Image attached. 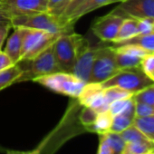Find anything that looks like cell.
I'll return each mask as SVG.
<instances>
[{
  "label": "cell",
  "mask_w": 154,
  "mask_h": 154,
  "mask_svg": "<svg viewBox=\"0 0 154 154\" xmlns=\"http://www.w3.org/2000/svg\"><path fill=\"white\" fill-rule=\"evenodd\" d=\"M113 46L100 47L93 64L88 83L101 84L119 72Z\"/></svg>",
  "instance_id": "obj_6"
},
{
  "label": "cell",
  "mask_w": 154,
  "mask_h": 154,
  "mask_svg": "<svg viewBox=\"0 0 154 154\" xmlns=\"http://www.w3.org/2000/svg\"><path fill=\"white\" fill-rule=\"evenodd\" d=\"M121 154H132V153H131V152H129V151H127L126 149H124Z\"/></svg>",
  "instance_id": "obj_41"
},
{
  "label": "cell",
  "mask_w": 154,
  "mask_h": 154,
  "mask_svg": "<svg viewBox=\"0 0 154 154\" xmlns=\"http://www.w3.org/2000/svg\"><path fill=\"white\" fill-rule=\"evenodd\" d=\"M100 85L103 88L118 87L131 94H136L154 85V81L143 72L140 67H134L120 70L111 78Z\"/></svg>",
  "instance_id": "obj_3"
},
{
  "label": "cell",
  "mask_w": 154,
  "mask_h": 154,
  "mask_svg": "<svg viewBox=\"0 0 154 154\" xmlns=\"http://www.w3.org/2000/svg\"><path fill=\"white\" fill-rule=\"evenodd\" d=\"M5 21H10V19L1 10H0V22H5Z\"/></svg>",
  "instance_id": "obj_38"
},
{
  "label": "cell",
  "mask_w": 154,
  "mask_h": 154,
  "mask_svg": "<svg viewBox=\"0 0 154 154\" xmlns=\"http://www.w3.org/2000/svg\"><path fill=\"white\" fill-rule=\"evenodd\" d=\"M23 42L22 27H14V32L9 36L5 47V54L11 59L14 64L21 61V51Z\"/></svg>",
  "instance_id": "obj_13"
},
{
  "label": "cell",
  "mask_w": 154,
  "mask_h": 154,
  "mask_svg": "<svg viewBox=\"0 0 154 154\" xmlns=\"http://www.w3.org/2000/svg\"><path fill=\"white\" fill-rule=\"evenodd\" d=\"M145 154H154L152 151H149V152H147V153H145Z\"/></svg>",
  "instance_id": "obj_43"
},
{
  "label": "cell",
  "mask_w": 154,
  "mask_h": 154,
  "mask_svg": "<svg viewBox=\"0 0 154 154\" xmlns=\"http://www.w3.org/2000/svg\"><path fill=\"white\" fill-rule=\"evenodd\" d=\"M14 63L11 61V59L5 54L4 51H0V71L5 70L10 66H12Z\"/></svg>",
  "instance_id": "obj_37"
},
{
  "label": "cell",
  "mask_w": 154,
  "mask_h": 154,
  "mask_svg": "<svg viewBox=\"0 0 154 154\" xmlns=\"http://www.w3.org/2000/svg\"><path fill=\"white\" fill-rule=\"evenodd\" d=\"M118 8L128 17L154 18V0H125Z\"/></svg>",
  "instance_id": "obj_12"
},
{
  "label": "cell",
  "mask_w": 154,
  "mask_h": 154,
  "mask_svg": "<svg viewBox=\"0 0 154 154\" xmlns=\"http://www.w3.org/2000/svg\"><path fill=\"white\" fill-rule=\"evenodd\" d=\"M11 27H12V25H11L10 21L0 22V51H1L2 45H3L5 40L7 39L8 32Z\"/></svg>",
  "instance_id": "obj_36"
},
{
  "label": "cell",
  "mask_w": 154,
  "mask_h": 154,
  "mask_svg": "<svg viewBox=\"0 0 154 154\" xmlns=\"http://www.w3.org/2000/svg\"><path fill=\"white\" fill-rule=\"evenodd\" d=\"M86 0H68V3L63 10V12L62 13V15L58 17V20L60 22V24L65 27L70 29V27L67 26V21L70 18V17L72 15V13L78 8L82 4H84Z\"/></svg>",
  "instance_id": "obj_24"
},
{
  "label": "cell",
  "mask_w": 154,
  "mask_h": 154,
  "mask_svg": "<svg viewBox=\"0 0 154 154\" xmlns=\"http://www.w3.org/2000/svg\"><path fill=\"white\" fill-rule=\"evenodd\" d=\"M132 98L135 102L154 106V85H149L143 90L134 94Z\"/></svg>",
  "instance_id": "obj_26"
},
{
  "label": "cell",
  "mask_w": 154,
  "mask_h": 154,
  "mask_svg": "<svg viewBox=\"0 0 154 154\" xmlns=\"http://www.w3.org/2000/svg\"><path fill=\"white\" fill-rule=\"evenodd\" d=\"M48 0H0L1 10L11 21L18 16L47 12Z\"/></svg>",
  "instance_id": "obj_7"
},
{
  "label": "cell",
  "mask_w": 154,
  "mask_h": 154,
  "mask_svg": "<svg viewBox=\"0 0 154 154\" xmlns=\"http://www.w3.org/2000/svg\"><path fill=\"white\" fill-rule=\"evenodd\" d=\"M125 16L118 8L110 14L97 18L93 26L94 34L104 42H113L117 36L119 29L125 18Z\"/></svg>",
  "instance_id": "obj_8"
},
{
  "label": "cell",
  "mask_w": 154,
  "mask_h": 154,
  "mask_svg": "<svg viewBox=\"0 0 154 154\" xmlns=\"http://www.w3.org/2000/svg\"><path fill=\"white\" fill-rule=\"evenodd\" d=\"M12 27H25L43 30L53 34H63L69 31L63 27L59 20L48 12L37 13L27 16H18L11 18Z\"/></svg>",
  "instance_id": "obj_5"
},
{
  "label": "cell",
  "mask_w": 154,
  "mask_h": 154,
  "mask_svg": "<svg viewBox=\"0 0 154 154\" xmlns=\"http://www.w3.org/2000/svg\"><path fill=\"white\" fill-rule=\"evenodd\" d=\"M138 35H140L138 28V21L134 18L127 17L123 20L117 34V36L112 43L119 44L128 39H131Z\"/></svg>",
  "instance_id": "obj_15"
},
{
  "label": "cell",
  "mask_w": 154,
  "mask_h": 154,
  "mask_svg": "<svg viewBox=\"0 0 154 154\" xmlns=\"http://www.w3.org/2000/svg\"><path fill=\"white\" fill-rule=\"evenodd\" d=\"M135 104V102L132 98H126L122 100H117L113 103H112L109 106V112L112 116L121 114L125 112L127 110H129L131 107H132Z\"/></svg>",
  "instance_id": "obj_25"
},
{
  "label": "cell",
  "mask_w": 154,
  "mask_h": 154,
  "mask_svg": "<svg viewBox=\"0 0 154 154\" xmlns=\"http://www.w3.org/2000/svg\"><path fill=\"white\" fill-rule=\"evenodd\" d=\"M140 69L149 78L154 81V53L146 55L140 63Z\"/></svg>",
  "instance_id": "obj_31"
},
{
  "label": "cell",
  "mask_w": 154,
  "mask_h": 154,
  "mask_svg": "<svg viewBox=\"0 0 154 154\" xmlns=\"http://www.w3.org/2000/svg\"><path fill=\"white\" fill-rule=\"evenodd\" d=\"M104 134H105V137H106L108 142L112 146L114 153L121 154L124 150L126 143L123 140V139L122 138V136L120 135V133L108 131V132H105Z\"/></svg>",
  "instance_id": "obj_28"
},
{
  "label": "cell",
  "mask_w": 154,
  "mask_h": 154,
  "mask_svg": "<svg viewBox=\"0 0 154 154\" xmlns=\"http://www.w3.org/2000/svg\"><path fill=\"white\" fill-rule=\"evenodd\" d=\"M116 45H137L152 54L154 53V33L149 35H138L131 39Z\"/></svg>",
  "instance_id": "obj_20"
},
{
  "label": "cell",
  "mask_w": 154,
  "mask_h": 154,
  "mask_svg": "<svg viewBox=\"0 0 154 154\" xmlns=\"http://www.w3.org/2000/svg\"><path fill=\"white\" fill-rule=\"evenodd\" d=\"M22 30L23 42L21 61H32L35 56L51 46L60 35H62L25 27H22Z\"/></svg>",
  "instance_id": "obj_4"
},
{
  "label": "cell",
  "mask_w": 154,
  "mask_h": 154,
  "mask_svg": "<svg viewBox=\"0 0 154 154\" xmlns=\"http://www.w3.org/2000/svg\"><path fill=\"white\" fill-rule=\"evenodd\" d=\"M151 115H154V106L135 102V117H146Z\"/></svg>",
  "instance_id": "obj_34"
},
{
  "label": "cell",
  "mask_w": 154,
  "mask_h": 154,
  "mask_svg": "<svg viewBox=\"0 0 154 154\" xmlns=\"http://www.w3.org/2000/svg\"><path fill=\"white\" fill-rule=\"evenodd\" d=\"M83 35L68 32L63 33L54 43V52L59 68L71 72L81 50L86 45Z\"/></svg>",
  "instance_id": "obj_1"
},
{
  "label": "cell",
  "mask_w": 154,
  "mask_h": 154,
  "mask_svg": "<svg viewBox=\"0 0 154 154\" xmlns=\"http://www.w3.org/2000/svg\"><path fill=\"white\" fill-rule=\"evenodd\" d=\"M114 49L118 52H122L124 54H128L131 55H135L139 56L141 58H144L146 55L151 54L146 49L137 45H120L114 47Z\"/></svg>",
  "instance_id": "obj_29"
},
{
  "label": "cell",
  "mask_w": 154,
  "mask_h": 154,
  "mask_svg": "<svg viewBox=\"0 0 154 154\" xmlns=\"http://www.w3.org/2000/svg\"><path fill=\"white\" fill-rule=\"evenodd\" d=\"M26 154H41V149H35L32 151H26Z\"/></svg>",
  "instance_id": "obj_40"
},
{
  "label": "cell",
  "mask_w": 154,
  "mask_h": 154,
  "mask_svg": "<svg viewBox=\"0 0 154 154\" xmlns=\"http://www.w3.org/2000/svg\"><path fill=\"white\" fill-rule=\"evenodd\" d=\"M103 94L107 103L110 105L112 103L117 100L131 98L134 94H131L130 92H127L118 87H108V88H103Z\"/></svg>",
  "instance_id": "obj_23"
},
{
  "label": "cell",
  "mask_w": 154,
  "mask_h": 154,
  "mask_svg": "<svg viewBox=\"0 0 154 154\" xmlns=\"http://www.w3.org/2000/svg\"><path fill=\"white\" fill-rule=\"evenodd\" d=\"M154 149V141L149 139H145L139 141L130 142L125 144L124 149L132 154H145L149 151H152Z\"/></svg>",
  "instance_id": "obj_22"
},
{
  "label": "cell",
  "mask_w": 154,
  "mask_h": 154,
  "mask_svg": "<svg viewBox=\"0 0 154 154\" xmlns=\"http://www.w3.org/2000/svg\"><path fill=\"white\" fill-rule=\"evenodd\" d=\"M115 58H116V63H117L119 70L134 68V67H140V63H141V61L143 59L141 57L131 55L128 54L118 52L116 50H115Z\"/></svg>",
  "instance_id": "obj_19"
},
{
  "label": "cell",
  "mask_w": 154,
  "mask_h": 154,
  "mask_svg": "<svg viewBox=\"0 0 154 154\" xmlns=\"http://www.w3.org/2000/svg\"><path fill=\"white\" fill-rule=\"evenodd\" d=\"M112 3H114L113 0H86V1L84 4H82L70 17V18L67 21V26L71 28V26L82 17L102 7H104L106 5L112 4Z\"/></svg>",
  "instance_id": "obj_14"
},
{
  "label": "cell",
  "mask_w": 154,
  "mask_h": 154,
  "mask_svg": "<svg viewBox=\"0 0 154 154\" xmlns=\"http://www.w3.org/2000/svg\"><path fill=\"white\" fill-rule=\"evenodd\" d=\"M147 138L151 140L154 135V115L146 117H135L132 123Z\"/></svg>",
  "instance_id": "obj_21"
},
{
  "label": "cell",
  "mask_w": 154,
  "mask_h": 154,
  "mask_svg": "<svg viewBox=\"0 0 154 154\" xmlns=\"http://www.w3.org/2000/svg\"><path fill=\"white\" fill-rule=\"evenodd\" d=\"M112 115L109 111L99 112L97 114V117L94 121V122L87 128L89 131L96 132L98 134L105 133L110 131L112 122Z\"/></svg>",
  "instance_id": "obj_17"
},
{
  "label": "cell",
  "mask_w": 154,
  "mask_h": 154,
  "mask_svg": "<svg viewBox=\"0 0 154 154\" xmlns=\"http://www.w3.org/2000/svg\"><path fill=\"white\" fill-rule=\"evenodd\" d=\"M67 3L68 0H48L47 12L58 19V17L63 12Z\"/></svg>",
  "instance_id": "obj_30"
},
{
  "label": "cell",
  "mask_w": 154,
  "mask_h": 154,
  "mask_svg": "<svg viewBox=\"0 0 154 154\" xmlns=\"http://www.w3.org/2000/svg\"><path fill=\"white\" fill-rule=\"evenodd\" d=\"M97 114H98V112H95L94 109L85 106V108L82 111L81 115H80V121H81L82 124L87 129L89 126H91L94 122V121L97 117Z\"/></svg>",
  "instance_id": "obj_33"
},
{
  "label": "cell",
  "mask_w": 154,
  "mask_h": 154,
  "mask_svg": "<svg viewBox=\"0 0 154 154\" xmlns=\"http://www.w3.org/2000/svg\"><path fill=\"white\" fill-rule=\"evenodd\" d=\"M134 118H135V113H129V112L121 113L113 116L110 131L121 133L128 127L132 125Z\"/></svg>",
  "instance_id": "obj_18"
},
{
  "label": "cell",
  "mask_w": 154,
  "mask_h": 154,
  "mask_svg": "<svg viewBox=\"0 0 154 154\" xmlns=\"http://www.w3.org/2000/svg\"><path fill=\"white\" fill-rule=\"evenodd\" d=\"M33 81L42 85L53 92L73 98H78L79 94L86 85L84 81L73 75L72 72L63 71L37 77V78L33 79Z\"/></svg>",
  "instance_id": "obj_2"
},
{
  "label": "cell",
  "mask_w": 154,
  "mask_h": 154,
  "mask_svg": "<svg viewBox=\"0 0 154 154\" xmlns=\"http://www.w3.org/2000/svg\"><path fill=\"white\" fill-rule=\"evenodd\" d=\"M136 20L138 21V28L140 35H149L154 33V18L143 17L136 18Z\"/></svg>",
  "instance_id": "obj_32"
},
{
  "label": "cell",
  "mask_w": 154,
  "mask_h": 154,
  "mask_svg": "<svg viewBox=\"0 0 154 154\" xmlns=\"http://www.w3.org/2000/svg\"><path fill=\"white\" fill-rule=\"evenodd\" d=\"M113 1L115 3V2H123V1H125V0H113Z\"/></svg>",
  "instance_id": "obj_42"
},
{
  "label": "cell",
  "mask_w": 154,
  "mask_h": 154,
  "mask_svg": "<svg viewBox=\"0 0 154 154\" xmlns=\"http://www.w3.org/2000/svg\"><path fill=\"white\" fill-rule=\"evenodd\" d=\"M78 99L83 106L90 107L98 113L109 111L110 105L105 100L103 88L100 84H86L79 94Z\"/></svg>",
  "instance_id": "obj_10"
},
{
  "label": "cell",
  "mask_w": 154,
  "mask_h": 154,
  "mask_svg": "<svg viewBox=\"0 0 154 154\" xmlns=\"http://www.w3.org/2000/svg\"><path fill=\"white\" fill-rule=\"evenodd\" d=\"M120 135L122 136L125 143H130V142H134V141H139V140H142L145 139H149L140 131H139L133 124L128 127L123 131H122Z\"/></svg>",
  "instance_id": "obj_27"
},
{
  "label": "cell",
  "mask_w": 154,
  "mask_h": 154,
  "mask_svg": "<svg viewBox=\"0 0 154 154\" xmlns=\"http://www.w3.org/2000/svg\"><path fill=\"white\" fill-rule=\"evenodd\" d=\"M99 135V147L97 154H115L112 146L108 142L105 134H98Z\"/></svg>",
  "instance_id": "obj_35"
},
{
  "label": "cell",
  "mask_w": 154,
  "mask_h": 154,
  "mask_svg": "<svg viewBox=\"0 0 154 154\" xmlns=\"http://www.w3.org/2000/svg\"><path fill=\"white\" fill-rule=\"evenodd\" d=\"M24 72L25 71L18 63L13 64L5 70L0 71V91L18 81Z\"/></svg>",
  "instance_id": "obj_16"
},
{
  "label": "cell",
  "mask_w": 154,
  "mask_h": 154,
  "mask_svg": "<svg viewBox=\"0 0 154 154\" xmlns=\"http://www.w3.org/2000/svg\"><path fill=\"white\" fill-rule=\"evenodd\" d=\"M31 67L28 71L26 78H31L32 80L40 76L48 75L57 72H61V69L58 66V63L55 59L54 52V44L35 56L31 61Z\"/></svg>",
  "instance_id": "obj_9"
},
{
  "label": "cell",
  "mask_w": 154,
  "mask_h": 154,
  "mask_svg": "<svg viewBox=\"0 0 154 154\" xmlns=\"http://www.w3.org/2000/svg\"><path fill=\"white\" fill-rule=\"evenodd\" d=\"M152 152H153V153H154V149H152Z\"/></svg>",
  "instance_id": "obj_45"
},
{
  "label": "cell",
  "mask_w": 154,
  "mask_h": 154,
  "mask_svg": "<svg viewBox=\"0 0 154 154\" xmlns=\"http://www.w3.org/2000/svg\"><path fill=\"white\" fill-rule=\"evenodd\" d=\"M99 49L100 47H91L86 45L81 50L71 72L73 75L78 77L85 84H88L89 82L93 64Z\"/></svg>",
  "instance_id": "obj_11"
},
{
  "label": "cell",
  "mask_w": 154,
  "mask_h": 154,
  "mask_svg": "<svg viewBox=\"0 0 154 154\" xmlns=\"http://www.w3.org/2000/svg\"><path fill=\"white\" fill-rule=\"evenodd\" d=\"M151 140H152V141H154V135L152 136V138H151Z\"/></svg>",
  "instance_id": "obj_44"
},
{
  "label": "cell",
  "mask_w": 154,
  "mask_h": 154,
  "mask_svg": "<svg viewBox=\"0 0 154 154\" xmlns=\"http://www.w3.org/2000/svg\"><path fill=\"white\" fill-rule=\"evenodd\" d=\"M7 154H26V151H20V150H13V149H8Z\"/></svg>",
  "instance_id": "obj_39"
}]
</instances>
